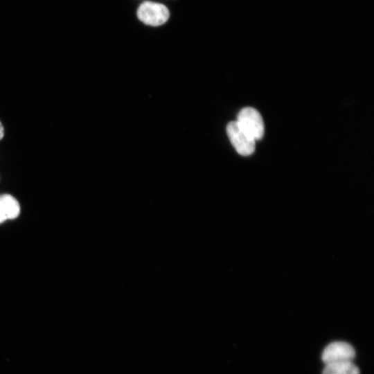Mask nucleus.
Returning <instances> with one entry per match:
<instances>
[{
  "mask_svg": "<svg viewBox=\"0 0 374 374\" xmlns=\"http://www.w3.org/2000/svg\"><path fill=\"white\" fill-rule=\"evenodd\" d=\"M0 203L7 220H14L19 215L20 204L12 195L10 194L0 195Z\"/></svg>",
  "mask_w": 374,
  "mask_h": 374,
  "instance_id": "obj_5",
  "label": "nucleus"
},
{
  "mask_svg": "<svg viewBox=\"0 0 374 374\" xmlns=\"http://www.w3.org/2000/svg\"><path fill=\"white\" fill-rule=\"evenodd\" d=\"M226 133L232 145L238 154L249 156L254 152L256 140L244 131L237 121L228 123Z\"/></svg>",
  "mask_w": 374,
  "mask_h": 374,
  "instance_id": "obj_3",
  "label": "nucleus"
},
{
  "mask_svg": "<svg viewBox=\"0 0 374 374\" xmlns=\"http://www.w3.org/2000/svg\"><path fill=\"white\" fill-rule=\"evenodd\" d=\"M322 374H359V371L352 362H341L326 364Z\"/></svg>",
  "mask_w": 374,
  "mask_h": 374,
  "instance_id": "obj_6",
  "label": "nucleus"
},
{
  "mask_svg": "<svg viewBox=\"0 0 374 374\" xmlns=\"http://www.w3.org/2000/svg\"><path fill=\"white\" fill-rule=\"evenodd\" d=\"M136 14L140 21L152 26L165 24L170 16L169 10L165 5L147 1L140 4Z\"/></svg>",
  "mask_w": 374,
  "mask_h": 374,
  "instance_id": "obj_1",
  "label": "nucleus"
},
{
  "mask_svg": "<svg viewBox=\"0 0 374 374\" xmlns=\"http://www.w3.org/2000/svg\"><path fill=\"white\" fill-rule=\"evenodd\" d=\"M4 136V127L1 122L0 121V141L3 138Z\"/></svg>",
  "mask_w": 374,
  "mask_h": 374,
  "instance_id": "obj_7",
  "label": "nucleus"
},
{
  "mask_svg": "<svg viewBox=\"0 0 374 374\" xmlns=\"http://www.w3.org/2000/svg\"><path fill=\"white\" fill-rule=\"evenodd\" d=\"M236 121L256 141L263 137L265 131L263 119L255 108L247 107L242 109L238 114Z\"/></svg>",
  "mask_w": 374,
  "mask_h": 374,
  "instance_id": "obj_2",
  "label": "nucleus"
},
{
  "mask_svg": "<svg viewBox=\"0 0 374 374\" xmlns=\"http://www.w3.org/2000/svg\"><path fill=\"white\" fill-rule=\"evenodd\" d=\"M355 356V351L350 344L344 341H335L325 348L321 359L326 365L341 362H352Z\"/></svg>",
  "mask_w": 374,
  "mask_h": 374,
  "instance_id": "obj_4",
  "label": "nucleus"
}]
</instances>
